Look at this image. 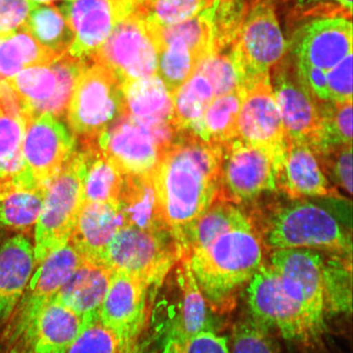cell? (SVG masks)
Instances as JSON below:
<instances>
[{"label": "cell", "instance_id": "f5cc1de1", "mask_svg": "<svg viewBox=\"0 0 353 353\" xmlns=\"http://www.w3.org/2000/svg\"><path fill=\"white\" fill-rule=\"evenodd\" d=\"M34 3H50L57 1V0H32Z\"/></svg>", "mask_w": 353, "mask_h": 353}, {"label": "cell", "instance_id": "3957f363", "mask_svg": "<svg viewBox=\"0 0 353 353\" xmlns=\"http://www.w3.org/2000/svg\"><path fill=\"white\" fill-rule=\"evenodd\" d=\"M265 247L250 223L222 234L185 254L194 277L214 312L230 311L238 294L265 262Z\"/></svg>", "mask_w": 353, "mask_h": 353}, {"label": "cell", "instance_id": "7402d4cb", "mask_svg": "<svg viewBox=\"0 0 353 353\" xmlns=\"http://www.w3.org/2000/svg\"><path fill=\"white\" fill-rule=\"evenodd\" d=\"M35 266L34 246L26 236L11 237L0 247V326L10 321Z\"/></svg>", "mask_w": 353, "mask_h": 353}, {"label": "cell", "instance_id": "d4e9b609", "mask_svg": "<svg viewBox=\"0 0 353 353\" xmlns=\"http://www.w3.org/2000/svg\"><path fill=\"white\" fill-rule=\"evenodd\" d=\"M117 209L121 227L144 230L169 229L163 220L152 173L123 175ZM170 230V229H169Z\"/></svg>", "mask_w": 353, "mask_h": 353}, {"label": "cell", "instance_id": "52a82bcc", "mask_svg": "<svg viewBox=\"0 0 353 353\" xmlns=\"http://www.w3.org/2000/svg\"><path fill=\"white\" fill-rule=\"evenodd\" d=\"M283 157L238 139L224 145L218 198L245 210L277 192L278 170Z\"/></svg>", "mask_w": 353, "mask_h": 353}, {"label": "cell", "instance_id": "db71d44e", "mask_svg": "<svg viewBox=\"0 0 353 353\" xmlns=\"http://www.w3.org/2000/svg\"><path fill=\"white\" fill-rule=\"evenodd\" d=\"M52 353H65V351H59V352H52Z\"/></svg>", "mask_w": 353, "mask_h": 353}, {"label": "cell", "instance_id": "603a6c76", "mask_svg": "<svg viewBox=\"0 0 353 353\" xmlns=\"http://www.w3.org/2000/svg\"><path fill=\"white\" fill-rule=\"evenodd\" d=\"M83 317L65 306L59 299L52 298L39 308L19 341L32 353L65 351L81 328Z\"/></svg>", "mask_w": 353, "mask_h": 353}, {"label": "cell", "instance_id": "681fc988", "mask_svg": "<svg viewBox=\"0 0 353 353\" xmlns=\"http://www.w3.org/2000/svg\"><path fill=\"white\" fill-rule=\"evenodd\" d=\"M341 8L347 12L352 13V0H336Z\"/></svg>", "mask_w": 353, "mask_h": 353}, {"label": "cell", "instance_id": "5b68a950", "mask_svg": "<svg viewBox=\"0 0 353 353\" xmlns=\"http://www.w3.org/2000/svg\"><path fill=\"white\" fill-rule=\"evenodd\" d=\"M183 254L182 245L169 229L144 230L121 227L110 241L101 263L113 272L125 273L142 281L157 297Z\"/></svg>", "mask_w": 353, "mask_h": 353}, {"label": "cell", "instance_id": "44dd1931", "mask_svg": "<svg viewBox=\"0 0 353 353\" xmlns=\"http://www.w3.org/2000/svg\"><path fill=\"white\" fill-rule=\"evenodd\" d=\"M251 319L267 330L275 329L285 339L302 343L292 313L286 305L274 269L265 261L246 285Z\"/></svg>", "mask_w": 353, "mask_h": 353}, {"label": "cell", "instance_id": "f6af8a7d", "mask_svg": "<svg viewBox=\"0 0 353 353\" xmlns=\"http://www.w3.org/2000/svg\"><path fill=\"white\" fill-rule=\"evenodd\" d=\"M326 81L331 101H352V52L326 72Z\"/></svg>", "mask_w": 353, "mask_h": 353}, {"label": "cell", "instance_id": "277c9868", "mask_svg": "<svg viewBox=\"0 0 353 353\" xmlns=\"http://www.w3.org/2000/svg\"><path fill=\"white\" fill-rule=\"evenodd\" d=\"M327 254L315 250L288 249L272 250L269 254L268 263L276 273L302 343L319 339L326 327L324 268Z\"/></svg>", "mask_w": 353, "mask_h": 353}, {"label": "cell", "instance_id": "1f68e13d", "mask_svg": "<svg viewBox=\"0 0 353 353\" xmlns=\"http://www.w3.org/2000/svg\"><path fill=\"white\" fill-rule=\"evenodd\" d=\"M307 143L316 156L352 145V101H321L319 126Z\"/></svg>", "mask_w": 353, "mask_h": 353}, {"label": "cell", "instance_id": "f546056e", "mask_svg": "<svg viewBox=\"0 0 353 353\" xmlns=\"http://www.w3.org/2000/svg\"><path fill=\"white\" fill-rule=\"evenodd\" d=\"M250 223L241 207L217 198L204 214L179 234L178 241L183 247V256L209 245L222 234Z\"/></svg>", "mask_w": 353, "mask_h": 353}, {"label": "cell", "instance_id": "7a4b0ae2", "mask_svg": "<svg viewBox=\"0 0 353 353\" xmlns=\"http://www.w3.org/2000/svg\"><path fill=\"white\" fill-rule=\"evenodd\" d=\"M223 147L181 131L161 154L154 186L163 220L176 240L218 198Z\"/></svg>", "mask_w": 353, "mask_h": 353}, {"label": "cell", "instance_id": "d590c367", "mask_svg": "<svg viewBox=\"0 0 353 353\" xmlns=\"http://www.w3.org/2000/svg\"><path fill=\"white\" fill-rule=\"evenodd\" d=\"M25 28L57 59L68 52L74 41V33L59 8L37 6L30 12Z\"/></svg>", "mask_w": 353, "mask_h": 353}, {"label": "cell", "instance_id": "9a60e30c", "mask_svg": "<svg viewBox=\"0 0 353 353\" xmlns=\"http://www.w3.org/2000/svg\"><path fill=\"white\" fill-rule=\"evenodd\" d=\"M236 139L284 157L288 141L273 94L270 76L244 88V98L236 122Z\"/></svg>", "mask_w": 353, "mask_h": 353}, {"label": "cell", "instance_id": "8d00e7d4", "mask_svg": "<svg viewBox=\"0 0 353 353\" xmlns=\"http://www.w3.org/2000/svg\"><path fill=\"white\" fill-rule=\"evenodd\" d=\"M24 134L22 117L0 101V180L11 178L23 168Z\"/></svg>", "mask_w": 353, "mask_h": 353}, {"label": "cell", "instance_id": "c3c4849f", "mask_svg": "<svg viewBox=\"0 0 353 353\" xmlns=\"http://www.w3.org/2000/svg\"><path fill=\"white\" fill-rule=\"evenodd\" d=\"M3 353H32V351L24 343L16 342Z\"/></svg>", "mask_w": 353, "mask_h": 353}, {"label": "cell", "instance_id": "74e56055", "mask_svg": "<svg viewBox=\"0 0 353 353\" xmlns=\"http://www.w3.org/2000/svg\"><path fill=\"white\" fill-rule=\"evenodd\" d=\"M327 313L352 312V257L328 253L324 268Z\"/></svg>", "mask_w": 353, "mask_h": 353}, {"label": "cell", "instance_id": "e575fe53", "mask_svg": "<svg viewBox=\"0 0 353 353\" xmlns=\"http://www.w3.org/2000/svg\"><path fill=\"white\" fill-rule=\"evenodd\" d=\"M90 144L85 150L87 169L83 183V201L107 203L117 206L123 175L100 148Z\"/></svg>", "mask_w": 353, "mask_h": 353}, {"label": "cell", "instance_id": "ac0fdd59", "mask_svg": "<svg viewBox=\"0 0 353 353\" xmlns=\"http://www.w3.org/2000/svg\"><path fill=\"white\" fill-rule=\"evenodd\" d=\"M272 90L287 141L307 143L319 126L321 101L304 85L295 60L276 65Z\"/></svg>", "mask_w": 353, "mask_h": 353}, {"label": "cell", "instance_id": "f907efd6", "mask_svg": "<svg viewBox=\"0 0 353 353\" xmlns=\"http://www.w3.org/2000/svg\"><path fill=\"white\" fill-rule=\"evenodd\" d=\"M130 353H154L151 351L148 350H144L143 348L138 347V345H137L134 350H132Z\"/></svg>", "mask_w": 353, "mask_h": 353}, {"label": "cell", "instance_id": "bcb514c9", "mask_svg": "<svg viewBox=\"0 0 353 353\" xmlns=\"http://www.w3.org/2000/svg\"><path fill=\"white\" fill-rule=\"evenodd\" d=\"M37 6L32 0H0V34L12 32L24 26Z\"/></svg>", "mask_w": 353, "mask_h": 353}, {"label": "cell", "instance_id": "4fadbf2b", "mask_svg": "<svg viewBox=\"0 0 353 353\" xmlns=\"http://www.w3.org/2000/svg\"><path fill=\"white\" fill-rule=\"evenodd\" d=\"M76 139L51 114L43 113L25 125L22 171L47 187L76 152Z\"/></svg>", "mask_w": 353, "mask_h": 353}, {"label": "cell", "instance_id": "f1b7e54d", "mask_svg": "<svg viewBox=\"0 0 353 353\" xmlns=\"http://www.w3.org/2000/svg\"><path fill=\"white\" fill-rule=\"evenodd\" d=\"M46 188L26 183L19 176L0 180V224L15 229L32 227L42 210Z\"/></svg>", "mask_w": 353, "mask_h": 353}, {"label": "cell", "instance_id": "836d02e7", "mask_svg": "<svg viewBox=\"0 0 353 353\" xmlns=\"http://www.w3.org/2000/svg\"><path fill=\"white\" fill-rule=\"evenodd\" d=\"M215 99L213 87L198 70L172 92L174 121L180 131L193 134L210 104Z\"/></svg>", "mask_w": 353, "mask_h": 353}, {"label": "cell", "instance_id": "d6a6232c", "mask_svg": "<svg viewBox=\"0 0 353 353\" xmlns=\"http://www.w3.org/2000/svg\"><path fill=\"white\" fill-rule=\"evenodd\" d=\"M243 98L244 90L239 88L214 99L192 134L204 142L221 145L236 139V122Z\"/></svg>", "mask_w": 353, "mask_h": 353}, {"label": "cell", "instance_id": "11a10c76", "mask_svg": "<svg viewBox=\"0 0 353 353\" xmlns=\"http://www.w3.org/2000/svg\"><path fill=\"white\" fill-rule=\"evenodd\" d=\"M142 1H143V0H142Z\"/></svg>", "mask_w": 353, "mask_h": 353}, {"label": "cell", "instance_id": "60d3db41", "mask_svg": "<svg viewBox=\"0 0 353 353\" xmlns=\"http://www.w3.org/2000/svg\"><path fill=\"white\" fill-rule=\"evenodd\" d=\"M196 70L208 79L215 99L240 88L239 79L229 54H211L201 61Z\"/></svg>", "mask_w": 353, "mask_h": 353}, {"label": "cell", "instance_id": "8fae6325", "mask_svg": "<svg viewBox=\"0 0 353 353\" xmlns=\"http://www.w3.org/2000/svg\"><path fill=\"white\" fill-rule=\"evenodd\" d=\"M90 57L109 69L121 85L157 72V44L147 22L134 13L119 21Z\"/></svg>", "mask_w": 353, "mask_h": 353}, {"label": "cell", "instance_id": "7dc6e473", "mask_svg": "<svg viewBox=\"0 0 353 353\" xmlns=\"http://www.w3.org/2000/svg\"><path fill=\"white\" fill-rule=\"evenodd\" d=\"M294 60L300 77L313 97L319 101H331L326 81V72L303 61Z\"/></svg>", "mask_w": 353, "mask_h": 353}, {"label": "cell", "instance_id": "cb8c5ba5", "mask_svg": "<svg viewBox=\"0 0 353 353\" xmlns=\"http://www.w3.org/2000/svg\"><path fill=\"white\" fill-rule=\"evenodd\" d=\"M120 228L121 220L117 205L83 201L70 243L83 259L101 263Z\"/></svg>", "mask_w": 353, "mask_h": 353}, {"label": "cell", "instance_id": "e0dca14e", "mask_svg": "<svg viewBox=\"0 0 353 353\" xmlns=\"http://www.w3.org/2000/svg\"><path fill=\"white\" fill-rule=\"evenodd\" d=\"M114 121L99 137L101 152L123 175L152 173L162 149L143 123L127 114Z\"/></svg>", "mask_w": 353, "mask_h": 353}, {"label": "cell", "instance_id": "4dcf8cb0", "mask_svg": "<svg viewBox=\"0 0 353 353\" xmlns=\"http://www.w3.org/2000/svg\"><path fill=\"white\" fill-rule=\"evenodd\" d=\"M56 59L25 26L0 34V82L8 81L29 66L48 65Z\"/></svg>", "mask_w": 353, "mask_h": 353}, {"label": "cell", "instance_id": "ab89813d", "mask_svg": "<svg viewBox=\"0 0 353 353\" xmlns=\"http://www.w3.org/2000/svg\"><path fill=\"white\" fill-rule=\"evenodd\" d=\"M65 353H120L116 336L101 321L99 312L83 317L76 338Z\"/></svg>", "mask_w": 353, "mask_h": 353}, {"label": "cell", "instance_id": "9c48e42d", "mask_svg": "<svg viewBox=\"0 0 353 353\" xmlns=\"http://www.w3.org/2000/svg\"><path fill=\"white\" fill-rule=\"evenodd\" d=\"M88 63L65 52L50 64L29 66L6 81L21 101L25 125L43 113L63 114Z\"/></svg>", "mask_w": 353, "mask_h": 353}, {"label": "cell", "instance_id": "d6986e66", "mask_svg": "<svg viewBox=\"0 0 353 353\" xmlns=\"http://www.w3.org/2000/svg\"><path fill=\"white\" fill-rule=\"evenodd\" d=\"M294 59L328 72L352 52V24L344 17L315 20L303 26L292 43Z\"/></svg>", "mask_w": 353, "mask_h": 353}, {"label": "cell", "instance_id": "b9f144b4", "mask_svg": "<svg viewBox=\"0 0 353 353\" xmlns=\"http://www.w3.org/2000/svg\"><path fill=\"white\" fill-rule=\"evenodd\" d=\"M231 353H279L268 330L252 319L245 320L234 326Z\"/></svg>", "mask_w": 353, "mask_h": 353}, {"label": "cell", "instance_id": "2e32d148", "mask_svg": "<svg viewBox=\"0 0 353 353\" xmlns=\"http://www.w3.org/2000/svg\"><path fill=\"white\" fill-rule=\"evenodd\" d=\"M83 260L69 243L37 265L23 297L10 319L8 333L12 343L23 337L39 308L55 296Z\"/></svg>", "mask_w": 353, "mask_h": 353}, {"label": "cell", "instance_id": "7bdbcfd3", "mask_svg": "<svg viewBox=\"0 0 353 353\" xmlns=\"http://www.w3.org/2000/svg\"><path fill=\"white\" fill-rule=\"evenodd\" d=\"M322 170L333 187L352 195V145L316 156Z\"/></svg>", "mask_w": 353, "mask_h": 353}, {"label": "cell", "instance_id": "4316f807", "mask_svg": "<svg viewBox=\"0 0 353 353\" xmlns=\"http://www.w3.org/2000/svg\"><path fill=\"white\" fill-rule=\"evenodd\" d=\"M176 268V281L179 292L178 310L167 328L165 344L183 341L209 329V306L187 260L181 259Z\"/></svg>", "mask_w": 353, "mask_h": 353}, {"label": "cell", "instance_id": "30bf717a", "mask_svg": "<svg viewBox=\"0 0 353 353\" xmlns=\"http://www.w3.org/2000/svg\"><path fill=\"white\" fill-rule=\"evenodd\" d=\"M123 112L121 81L103 65L88 63L79 74L68 104V120L73 132L96 138Z\"/></svg>", "mask_w": 353, "mask_h": 353}, {"label": "cell", "instance_id": "8992f818", "mask_svg": "<svg viewBox=\"0 0 353 353\" xmlns=\"http://www.w3.org/2000/svg\"><path fill=\"white\" fill-rule=\"evenodd\" d=\"M86 169L85 150L74 152L48 183L35 227L34 253L37 265L48 255L69 244L83 202V183Z\"/></svg>", "mask_w": 353, "mask_h": 353}, {"label": "cell", "instance_id": "484cf974", "mask_svg": "<svg viewBox=\"0 0 353 353\" xmlns=\"http://www.w3.org/2000/svg\"><path fill=\"white\" fill-rule=\"evenodd\" d=\"M123 112L144 125L175 123L173 99L158 74L122 85Z\"/></svg>", "mask_w": 353, "mask_h": 353}, {"label": "cell", "instance_id": "ffe728a7", "mask_svg": "<svg viewBox=\"0 0 353 353\" xmlns=\"http://www.w3.org/2000/svg\"><path fill=\"white\" fill-rule=\"evenodd\" d=\"M277 190L292 200L341 196L326 178L316 154L305 142H288L278 170Z\"/></svg>", "mask_w": 353, "mask_h": 353}, {"label": "cell", "instance_id": "816d5d0a", "mask_svg": "<svg viewBox=\"0 0 353 353\" xmlns=\"http://www.w3.org/2000/svg\"><path fill=\"white\" fill-rule=\"evenodd\" d=\"M319 1H325V0H299V3L301 4H308Z\"/></svg>", "mask_w": 353, "mask_h": 353}, {"label": "cell", "instance_id": "ee69618b", "mask_svg": "<svg viewBox=\"0 0 353 353\" xmlns=\"http://www.w3.org/2000/svg\"><path fill=\"white\" fill-rule=\"evenodd\" d=\"M162 353H231V352L227 339L209 328L183 341L164 344V350Z\"/></svg>", "mask_w": 353, "mask_h": 353}, {"label": "cell", "instance_id": "7c38bea8", "mask_svg": "<svg viewBox=\"0 0 353 353\" xmlns=\"http://www.w3.org/2000/svg\"><path fill=\"white\" fill-rule=\"evenodd\" d=\"M156 298L142 281L125 273L113 272L99 316L116 336L119 352L130 353L138 345Z\"/></svg>", "mask_w": 353, "mask_h": 353}, {"label": "cell", "instance_id": "5bb4252c", "mask_svg": "<svg viewBox=\"0 0 353 353\" xmlns=\"http://www.w3.org/2000/svg\"><path fill=\"white\" fill-rule=\"evenodd\" d=\"M138 0H64L61 12L74 33L68 54L86 59L94 55L119 21L134 12Z\"/></svg>", "mask_w": 353, "mask_h": 353}, {"label": "cell", "instance_id": "ba28073f", "mask_svg": "<svg viewBox=\"0 0 353 353\" xmlns=\"http://www.w3.org/2000/svg\"><path fill=\"white\" fill-rule=\"evenodd\" d=\"M287 43L271 0H259L243 24L230 51L240 88L269 76L272 66L283 59Z\"/></svg>", "mask_w": 353, "mask_h": 353}, {"label": "cell", "instance_id": "f35d334b", "mask_svg": "<svg viewBox=\"0 0 353 353\" xmlns=\"http://www.w3.org/2000/svg\"><path fill=\"white\" fill-rule=\"evenodd\" d=\"M214 0H143L134 14L147 23L168 26L193 19Z\"/></svg>", "mask_w": 353, "mask_h": 353}, {"label": "cell", "instance_id": "6da1fadb", "mask_svg": "<svg viewBox=\"0 0 353 353\" xmlns=\"http://www.w3.org/2000/svg\"><path fill=\"white\" fill-rule=\"evenodd\" d=\"M282 197L271 194L245 212L265 249H309L352 257L351 201Z\"/></svg>", "mask_w": 353, "mask_h": 353}, {"label": "cell", "instance_id": "83f0119b", "mask_svg": "<svg viewBox=\"0 0 353 353\" xmlns=\"http://www.w3.org/2000/svg\"><path fill=\"white\" fill-rule=\"evenodd\" d=\"M112 275L105 265L83 259L56 297L82 317L99 312Z\"/></svg>", "mask_w": 353, "mask_h": 353}]
</instances>
